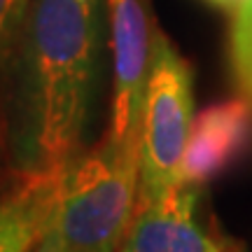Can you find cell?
I'll return each instance as SVG.
<instances>
[{
  "instance_id": "2",
  "label": "cell",
  "mask_w": 252,
  "mask_h": 252,
  "mask_svg": "<svg viewBox=\"0 0 252 252\" xmlns=\"http://www.w3.org/2000/svg\"><path fill=\"white\" fill-rule=\"evenodd\" d=\"M140 140L103 135L65 168L47 234L61 252H117L138 206Z\"/></svg>"
},
{
  "instance_id": "4",
  "label": "cell",
  "mask_w": 252,
  "mask_h": 252,
  "mask_svg": "<svg viewBox=\"0 0 252 252\" xmlns=\"http://www.w3.org/2000/svg\"><path fill=\"white\" fill-rule=\"evenodd\" d=\"M112 47V110L105 133L140 140L145 89L157 28L147 0H105Z\"/></svg>"
},
{
  "instance_id": "8",
  "label": "cell",
  "mask_w": 252,
  "mask_h": 252,
  "mask_svg": "<svg viewBox=\"0 0 252 252\" xmlns=\"http://www.w3.org/2000/svg\"><path fill=\"white\" fill-rule=\"evenodd\" d=\"M229 68L238 94L252 100V0L234 12L229 35Z\"/></svg>"
},
{
  "instance_id": "6",
  "label": "cell",
  "mask_w": 252,
  "mask_h": 252,
  "mask_svg": "<svg viewBox=\"0 0 252 252\" xmlns=\"http://www.w3.org/2000/svg\"><path fill=\"white\" fill-rule=\"evenodd\" d=\"M252 150V100L236 96L201 110L191 119L182 157V182L203 187L234 168Z\"/></svg>"
},
{
  "instance_id": "13",
  "label": "cell",
  "mask_w": 252,
  "mask_h": 252,
  "mask_svg": "<svg viewBox=\"0 0 252 252\" xmlns=\"http://www.w3.org/2000/svg\"><path fill=\"white\" fill-rule=\"evenodd\" d=\"M0 150H2V140H0Z\"/></svg>"
},
{
  "instance_id": "3",
  "label": "cell",
  "mask_w": 252,
  "mask_h": 252,
  "mask_svg": "<svg viewBox=\"0 0 252 252\" xmlns=\"http://www.w3.org/2000/svg\"><path fill=\"white\" fill-rule=\"evenodd\" d=\"M194 119L189 63L161 31L154 33L152 61L140 119L138 203L182 185V157Z\"/></svg>"
},
{
  "instance_id": "11",
  "label": "cell",
  "mask_w": 252,
  "mask_h": 252,
  "mask_svg": "<svg viewBox=\"0 0 252 252\" xmlns=\"http://www.w3.org/2000/svg\"><path fill=\"white\" fill-rule=\"evenodd\" d=\"M208 2H213L215 7H222V9H229V12H236V9L241 7L245 0H208Z\"/></svg>"
},
{
  "instance_id": "9",
  "label": "cell",
  "mask_w": 252,
  "mask_h": 252,
  "mask_svg": "<svg viewBox=\"0 0 252 252\" xmlns=\"http://www.w3.org/2000/svg\"><path fill=\"white\" fill-rule=\"evenodd\" d=\"M28 5H31V0H0V77L14 52Z\"/></svg>"
},
{
  "instance_id": "1",
  "label": "cell",
  "mask_w": 252,
  "mask_h": 252,
  "mask_svg": "<svg viewBox=\"0 0 252 252\" xmlns=\"http://www.w3.org/2000/svg\"><path fill=\"white\" fill-rule=\"evenodd\" d=\"M103 0H31L0 77V140L14 175L63 171L84 150Z\"/></svg>"
},
{
  "instance_id": "12",
  "label": "cell",
  "mask_w": 252,
  "mask_h": 252,
  "mask_svg": "<svg viewBox=\"0 0 252 252\" xmlns=\"http://www.w3.org/2000/svg\"><path fill=\"white\" fill-rule=\"evenodd\" d=\"M226 252H238V250H226Z\"/></svg>"
},
{
  "instance_id": "7",
  "label": "cell",
  "mask_w": 252,
  "mask_h": 252,
  "mask_svg": "<svg viewBox=\"0 0 252 252\" xmlns=\"http://www.w3.org/2000/svg\"><path fill=\"white\" fill-rule=\"evenodd\" d=\"M63 171L17 175L0 194V252H33L49 231Z\"/></svg>"
},
{
  "instance_id": "5",
  "label": "cell",
  "mask_w": 252,
  "mask_h": 252,
  "mask_svg": "<svg viewBox=\"0 0 252 252\" xmlns=\"http://www.w3.org/2000/svg\"><path fill=\"white\" fill-rule=\"evenodd\" d=\"M198 189L182 182L154 201L138 203L117 252H226L198 222Z\"/></svg>"
},
{
  "instance_id": "10",
  "label": "cell",
  "mask_w": 252,
  "mask_h": 252,
  "mask_svg": "<svg viewBox=\"0 0 252 252\" xmlns=\"http://www.w3.org/2000/svg\"><path fill=\"white\" fill-rule=\"evenodd\" d=\"M33 252H61V250H59V245H56L54 236L45 234V238L40 241V245H37V248H35Z\"/></svg>"
}]
</instances>
